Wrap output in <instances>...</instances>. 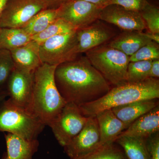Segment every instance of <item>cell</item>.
<instances>
[{
  "instance_id": "obj_1",
  "label": "cell",
  "mask_w": 159,
  "mask_h": 159,
  "mask_svg": "<svg viewBox=\"0 0 159 159\" xmlns=\"http://www.w3.org/2000/svg\"><path fill=\"white\" fill-rule=\"evenodd\" d=\"M54 79L66 102L78 106L96 101L111 89L110 84L86 56L76 57L57 66Z\"/></svg>"
},
{
  "instance_id": "obj_2",
  "label": "cell",
  "mask_w": 159,
  "mask_h": 159,
  "mask_svg": "<svg viewBox=\"0 0 159 159\" xmlns=\"http://www.w3.org/2000/svg\"><path fill=\"white\" fill-rule=\"evenodd\" d=\"M57 66L43 63L33 73L30 112L45 125H49L67 102L55 83Z\"/></svg>"
},
{
  "instance_id": "obj_3",
  "label": "cell",
  "mask_w": 159,
  "mask_h": 159,
  "mask_svg": "<svg viewBox=\"0 0 159 159\" xmlns=\"http://www.w3.org/2000/svg\"><path fill=\"white\" fill-rule=\"evenodd\" d=\"M159 98V80L148 77L139 82H127L115 86L101 98L79 107L83 115L89 117L119 106L139 100Z\"/></svg>"
},
{
  "instance_id": "obj_4",
  "label": "cell",
  "mask_w": 159,
  "mask_h": 159,
  "mask_svg": "<svg viewBox=\"0 0 159 159\" xmlns=\"http://www.w3.org/2000/svg\"><path fill=\"white\" fill-rule=\"evenodd\" d=\"M86 57L110 85L127 82L129 57L109 45H101L85 52Z\"/></svg>"
},
{
  "instance_id": "obj_5",
  "label": "cell",
  "mask_w": 159,
  "mask_h": 159,
  "mask_svg": "<svg viewBox=\"0 0 159 159\" xmlns=\"http://www.w3.org/2000/svg\"><path fill=\"white\" fill-rule=\"evenodd\" d=\"M46 125L31 113L6 99L0 102V131L37 139Z\"/></svg>"
},
{
  "instance_id": "obj_6",
  "label": "cell",
  "mask_w": 159,
  "mask_h": 159,
  "mask_svg": "<svg viewBox=\"0 0 159 159\" xmlns=\"http://www.w3.org/2000/svg\"><path fill=\"white\" fill-rule=\"evenodd\" d=\"M76 32L55 35L40 44L42 63L57 66L76 58L78 54Z\"/></svg>"
},
{
  "instance_id": "obj_7",
  "label": "cell",
  "mask_w": 159,
  "mask_h": 159,
  "mask_svg": "<svg viewBox=\"0 0 159 159\" xmlns=\"http://www.w3.org/2000/svg\"><path fill=\"white\" fill-rule=\"evenodd\" d=\"M88 118L83 115L78 106L67 102L48 126L60 145L64 147L81 130Z\"/></svg>"
},
{
  "instance_id": "obj_8",
  "label": "cell",
  "mask_w": 159,
  "mask_h": 159,
  "mask_svg": "<svg viewBox=\"0 0 159 159\" xmlns=\"http://www.w3.org/2000/svg\"><path fill=\"white\" fill-rule=\"evenodd\" d=\"M48 0H9L0 16V28H22L50 5Z\"/></svg>"
},
{
  "instance_id": "obj_9",
  "label": "cell",
  "mask_w": 159,
  "mask_h": 159,
  "mask_svg": "<svg viewBox=\"0 0 159 159\" xmlns=\"http://www.w3.org/2000/svg\"><path fill=\"white\" fill-rule=\"evenodd\" d=\"M57 9L58 18L78 30L99 20L102 9L82 0H68L61 4Z\"/></svg>"
},
{
  "instance_id": "obj_10",
  "label": "cell",
  "mask_w": 159,
  "mask_h": 159,
  "mask_svg": "<svg viewBox=\"0 0 159 159\" xmlns=\"http://www.w3.org/2000/svg\"><path fill=\"white\" fill-rule=\"evenodd\" d=\"M100 144L99 126L95 116L89 117L84 127L64 147L71 159L83 156L96 149Z\"/></svg>"
},
{
  "instance_id": "obj_11",
  "label": "cell",
  "mask_w": 159,
  "mask_h": 159,
  "mask_svg": "<svg viewBox=\"0 0 159 159\" xmlns=\"http://www.w3.org/2000/svg\"><path fill=\"white\" fill-rule=\"evenodd\" d=\"M33 73L15 67L6 84L11 102L30 113Z\"/></svg>"
},
{
  "instance_id": "obj_12",
  "label": "cell",
  "mask_w": 159,
  "mask_h": 159,
  "mask_svg": "<svg viewBox=\"0 0 159 159\" xmlns=\"http://www.w3.org/2000/svg\"><path fill=\"white\" fill-rule=\"evenodd\" d=\"M99 20L113 24L125 31H142L146 28L139 11L111 4L102 9Z\"/></svg>"
},
{
  "instance_id": "obj_13",
  "label": "cell",
  "mask_w": 159,
  "mask_h": 159,
  "mask_svg": "<svg viewBox=\"0 0 159 159\" xmlns=\"http://www.w3.org/2000/svg\"><path fill=\"white\" fill-rule=\"evenodd\" d=\"M77 53H85L103 44L114 35V32L101 23L94 22L77 30Z\"/></svg>"
},
{
  "instance_id": "obj_14",
  "label": "cell",
  "mask_w": 159,
  "mask_h": 159,
  "mask_svg": "<svg viewBox=\"0 0 159 159\" xmlns=\"http://www.w3.org/2000/svg\"><path fill=\"white\" fill-rule=\"evenodd\" d=\"M99 126L100 144L115 142L126 126L114 114L111 109H106L95 115Z\"/></svg>"
},
{
  "instance_id": "obj_15",
  "label": "cell",
  "mask_w": 159,
  "mask_h": 159,
  "mask_svg": "<svg viewBox=\"0 0 159 159\" xmlns=\"http://www.w3.org/2000/svg\"><path fill=\"white\" fill-rule=\"evenodd\" d=\"M159 132V106L139 117L119 136H129L146 139Z\"/></svg>"
},
{
  "instance_id": "obj_16",
  "label": "cell",
  "mask_w": 159,
  "mask_h": 159,
  "mask_svg": "<svg viewBox=\"0 0 159 159\" xmlns=\"http://www.w3.org/2000/svg\"><path fill=\"white\" fill-rule=\"evenodd\" d=\"M39 44L32 40L27 44L10 51L15 66L34 73L42 64L39 55Z\"/></svg>"
},
{
  "instance_id": "obj_17",
  "label": "cell",
  "mask_w": 159,
  "mask_h": 159,
  "mask_svg": "<svg viewBox=\"0 0 159 159\" xmlns=\"http://www.w3.org/2000/svg\"><path fill=\"white\" fill-rule=\"evenodd\" d=\"M158 99L139 100L111 109L116 116L126 126L159 105Z\"/></svg>"
},
{
  "instance_id": "obj_18",
  "label": "cell",
  "mask_w": 159,
  "mask_h": 159,
  "mask_svg": "<svg viewBox=\"0 0 159 159\" xmlns=\"http://www.w3.org/2000/svg\"><path fill=\"white\" fill-rule=\"evenodd\" d=\"M7 159H32L39 146L37 139L29 140L7 133L5 135Z\"/></svg>"
},
{
  "instance_id": "obj_19",
  "label": "cell",
  "mask_w": 159,
  "mask_h": 159,
  "mask_svg": "<svg viewBox=\"0 0 159 159\" xmlns=\"http://www.w3.org/2000/svg\"><path fill=\"white\" fill-rule=\"evenodd\" d=\"M151 41L142 31H125L113 39L108 45L129 57Z\"/></svg>"
},
{
  "instance_id": "obj_20",
  "label": "cell",
  "mask_w": 159,
  "mask_h": 159,
  "mask_svg": "<svg viewBox=\"0 0 159 159\" xmlns=\"http://www.w3.org/2000/svg\"><path fill=\"white\" fill-rule=\"evenodd\" d=\"M115 142L123 148L128 159H150L145 139L129 136H119Z\"/></svg>"
},
{
  "instance_id": "obj_21",
  "label": "cell",
  "mask_w": 159,
  "mask_h": 159,
  "mask_svg": "<svg viewBox=\"0 0 159 159\" xmlns=\"http://www.w3.org/2000/svg\"><path fill=\"white\" fill-rule=\"evenodd\" d=\"M32 40V36L22 28H0V49L10 51Z\"/></svg>"
},
{
  "instance_id": "obj_22",
  "label": "cell",
  "mask_w": 159,
  "mask_h": 159,
  "mask_svg": "<svg viewBox=\"0 0 159 159\" xmlns=\"http://www.w3.org/2000/svg\"><path fill=\"white\" fill-rule=\"evenodd\" d=\"M57 18V8L46 9L35 15L22 28L33 36L44 31Z\"/></svg>"
},
{
  "instance_id": "obj_23",
  "label": "cell",
  "mask_w": 159,
  "mask_h": 159,
  "mask_svg": "<svg viewBox=\"0 0 159 159\" xmlns=\"http://www.w3.org/2000/svg\"><path fill=\"white\" fill-rule=\"evenodd\" d=\"M115 143L100 145L89 153L72 159H128L124 151L116 146Z\"/></svg>"
},
{
  "instance_id": "obj_24",
  "label": "cell",
  "mask_w": 159,
  "mask_h": 159,
  "mask_svg": "<svg viewBox=\"0 0 159 159\" xmlns=\"http://www.w3.org/2000/svg\"><path fill=\"white\" fill-rule=\"evenodd\" d=\"M77 30L68 23L58 18L44 31L32 36V39L40 44L55 35L67 34Z\"/></svg>"
},
{
  "instance_id": "obj_25",
  "label": "cell",
  "mask_w": 159,
  "mask_h": 159,
  "mask_svg": "<svg viewBox=\"0 0 159 159\" xmlns=\"http://www.w3.org/2000/svg\"><path fill=\"white\" fill-rule=\"evenodd\" d=\"M152 61H140L129 62L127 70V82H137L149 77Z\"/></svg>"
},
{
  "instance_id": "obj_26",
  "label": "cell",
  "mask_w": 159,
  "mask_h": 159,
  "mask_svg": "<svg viewBox=\"0 0 159 159\" xmlns=\"http://www.w3.org/2000/svg\"><path fill=\"white\" fill-rule=\"evenodd\" d=\"M145 21L148 31L159 34V9L157 6L148 3L139 11Z\"/></svg>"
},
{
  "instance_id": "obj_27",
  "label": "cell",
  "mask_w": 159,
  "mask_h": 159,
  "mask_svg": "<svg viewBox=\"0 0 159 159\" xmlns=\"http://www.w3.org/2000/svg\"><path fill=\"white\" fill-rule=\"evenodd\" d=\"M15 67L10 51L0 49V88L4 89Z\"/></svg>"
},
{
  "instance_id": "obj_28",
  "label": "cell",
  "mask_w": 159,
  "mask_h": 159,
  "mask_svg": "<svg viewBox=\"0 0 159 159\" xmlns=\"http://www.w3.org/2000/svg\"><path fill=\"white\" fill-rule=\"evenodd\" d=\"M129 57L130 62L159 59V44L150 42L140 48Z\"/></svg>"
},
{
  "instance_id": "obj_29",
  "label": "cell",
  "mask_w": 159,
  "mask_h": 159,
  "mask_svg": "<svg viewBox=\"0 0 159 159\" xmlns=\"http://www.w3.org/2000/svg\"><path fill=\"white\" fill-rule=\"evenodd\" d=\"M149 0H111L109 5L116 4L123 6L126 9L138 11H141Z\"/></svg>"
},
{
  "instance_id": "obj_30",
  "label": "cell",
  "mask_w": 159,
  "mask_h": 159,
  "mask_svg": "<svg viewBox=\"0 0 159 159\" xmlns=\"http://www.w3.org/2000/svg\"><path fill=\"white\" fill-rule=\"evenodd\" d=\"M150 159H159V132L145 139Z\"/></svg>"
},
{
  "instance_id": "obj_31",
  "label": "cell",
  "mask_w": 159,
  "mask_h": 159,
  "mask_svg": "<svg viewBox=\"0 0 159 159\" xmlns=\"http://www.w3.org/2000/svg\"><path fill=\"white\" fill-rule=\"evenodd\" d=\"M148 76L151 78H159V59L154 60L152 61Z\"/></svg>"
},
{
  "instance_id": "obj_32",
  "label": "cell",
  "mask_w": 159,
  "mask_h": 159,
  "mask_svg": "<svg viewBox=\"0 0 159 159\" xmlns=\"http://www.w3.org/2000/svg\"><path fill=\"white\" fill-rule=\"evenodd\" d=\"M98 6L101 9L109 5L111 0H82Z\"/></svg>"
},
{
  "instance_id": "obj_33",
  "label": "cell",
  "mask_w": 159,
  "mask_h": 159,
  "mask_svg": "<svg viewBox=\"0 0 159 159\" xmlns=\"http://www.w3.org/2000/svg\"><path fill=\"white\" fill-rule=\"evenodd\" d=\"M145 35L152 41L159 43V34H155L151 32H148L145 33Z\"/></svg>"
},
{
  "instance_id": "obj_34",
  "label": "cell",
  "mask_w": 159,
  "mask_h": 159,
  "mask_svg": "<svg viewBox=\"0 0 159 159\" xmlns=\"http://www.w3.org/2000/svg\"><path fill=\"white\" fill-rule=\"evenodd\" d=\"M8 97H9V95L6 89L0 88V102L6 99Z\"/></svg>"
},
{
  "instance_id": "obj_35",
  "label": "cell",
  "mask_w": 159,
  "mask_h": 159,
  "mask_svg": "<svg viewBox=\"0 0 159 159\" xmlns=\"http://www.w3.org/2000/svg\"><path fill=\"white\" fill-rule=\"evenodd\" d=\"M9 1V0H0V16L6 8V5Z\"/></svg>"
},
{
  "instance_id": "obj_36",
  "label": "cell",
  "mask_w": 159,
  "mask_h": 159,
  "mask_svg": "<svg viewBox=\"0 0 159 159\" xmlns=\"http://www.w3.org/2000/svg\"><path fill=\"white\" fill-rule=\"evenodd\" d=\"M49 2V3H51L52 2L57 3L60 4L59 6H60L61 4L62 3L65 2H66V1H68V0H48Z\"/></svg>"
},
{
  "instance_id": "obj_37",
  "label": "cell",
  "mask_w": 159,
  "mask_h": 159,
  "mask_svg": "<svg viewBox=\"0 0 159 159\" xmlns=\"http://www.w3.org/2000/svg\"><path fill=\"white\" fill-rule=\"evenodd\" d=\"M2 159H7V157H6V156H5V157H4Z\"/></svg>"
}]
</instances>
